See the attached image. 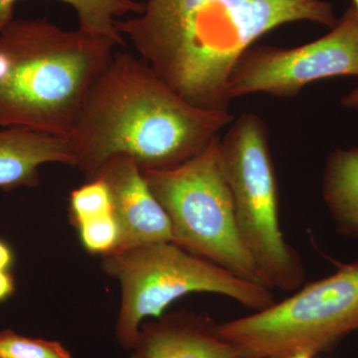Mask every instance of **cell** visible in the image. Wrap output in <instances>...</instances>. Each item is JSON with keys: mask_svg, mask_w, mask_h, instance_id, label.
Here are the masks:
<instances>
[{"mask_svg": "<svg viewBox=\"0 0 358 358\" xmlns=\"http://www.w3.org/2000/svg\"><path fill=\"white\" fill-rule=\"evenodd\" d=\"M338 21L327 0H145L117 29L185 102L229 110L231 73L257 40L291 23Z\"/></svg>", "mask_w": 358, "mask_h": 358, "instance_id": "1", "label": "cell"}, {"mask_svg": "<svg viewBox=\"0 0 358 358\" xmlns=\"http://www.w3.org/2000/svg\"><path fill=\"white\" fill-rule=\"evenodd\" d=\"M233 121L229 110L185 102L140 56L121 52L92 86L68 136L74 167L91 180L119 155L133 159L141 171L181 166L206 150Z\"/></svg>", "mask_w": 358, "mask_h": 358, "instance_id": "2", "label": "cell"}, {"mask_svg": "<svg viewBox=\"0 0 358 358\" xmlns=\"http://www.w3.org/2000/svg\"><path fill=\"white\" fill-rule=\"evenodd\" d=\"M117 46L46 20L9 21L0 29V129L69 136Z\"/></svg>", "mask_w": 358, "mask_h": 358, "instance_id": "3", "label": "cell"}, {"mask_svg": "<svg viewBox=\"0 0 358 358\" xmlns=\"http://www.w3.org/2000/svg\"><path fill=\"white\" fill-rule=\"evenodd\" d=\"M103 268L122 286L115 336L127 350L136 345L143 320L159 319L171 303L186 294H220L253 313L275 303L272 289L242 279L173 242L114 252L105 256Z\"/></svg>", "mask_w": 358, "mask_h": 358, "instance_id": "4", "label": "cell"}, {"mask_svg": "<svg viewBox=\"0 0 358 358\" xmlns=\"http://www.w3.org/2000/svg\"><path fill=\"white\" fill-rule=\"evenodd\" d=\"M267 124L253 113L234 120L221 140L224 173L238 229L267 288L292 294L306 280L300 254L287 241Z\"/></svg>", "mask_w": 358, "mask_h": 358, "instance_id": "5", "label": "cell"}, {"mask_svg": "<svg viewBox=\"0 0 358 358\" xmlns=\"http://www.w3.org/2000/svg\"><path fill=\"white\" fill-rule=\"evenodd\" d=\"M141 171L169 216L173 243L242 279L266 287L238 229L224 173L220 136L181 166Z\"/></svg>", "mask_w": 358, "mask_h": 358, "instance_id": "6", "label": "cell"}, {"mask_svg": "<svg viewBox=\"0 0 358 358\" xmlns=\"http://www.w3.org/2000/svg\"><path fill=\"white\" fill-rule=\"evenodd\" d=\"M303 285L265 310L220 322V333L245 358L331 352L358 331V261Z\"/></svg>", "mask_w": 358, "mask_h": 358, "instance_id": "7", "label": "cell"}, {"mask_svg": "<svg viewBox=\"0 0 358 358\" xmlns=\"http://www.w3.org/2000/svg\"><path fill=\"white\" fill-rule=\"evenodd\" d=\"M343 76L358 77V11L352 3L329 33L310 43L250 47L231 73L228 95L231 101L255 94L293 98L308 84Z\"/></svg>", "mask_w": 358, "mask_h": 358, "instance_id": "8", "label": "cell"}, {"mask_svg": "<svg viewBox=\"0 0 358 358\" xmlns=\"http://www.w3.org/2000/svg\"><path fill=\"white\" fill-rule=\"evenodd\" d=\"M96 178H103L109 186L113 210L121 229V239L115 252L173 241L169 216L133 159L122 155L112 157L101 167Z\"/></svg>", "mask_w": 358, "mask_h": 358, "instance_id": "9", "label": "cell"}, {"mask_svg": "<svg viewBox=\"0 0 358 358\" xmlns=\"http://www.w3.org/2000/svg\"><path fill=\"white\" fill-rule=\"evenodd\" d=\"M207 313L179 312L141 324L138 358H245Z\"/></svg>", "mask_w": 358, "mask_h": 358, "instance_id": "10", "label": "cell"}, {"mask_svg": "<svg viewBox=\"0 0 358 358\" xmlns=\"http://www.w3.org/2000/svg\"><path fill=\"white\" fill-rule=\"evenodd\" d=\"M46 164L74 166L69 136L23 128L0 129V188L33 187Z\"/></svg>", "mask_w": 358, "mask_h": 358, "instance_id": "11", "label": "cell"}, {"mask_svg": "<svg viewBox=\"0 0 358 358\" xmlns=\"http://www.w3.org/2000/svg\"><path fill=\"white\" fill-rule=\"evenodd\" d=\"M322 193L338 232L358 239V148H336L329 154Z\"/></svg>", "mask_w": 358, "mask_h": 358, "instance_id": "12", "label": "cell"}, {"mask_svg": "<svg viewBox=\"0 0 358 358\" xmlns=\"http://www.w3.org/2000/svg\"><path fill=\"white\" fill-rule=\"evenodd\" d=\"M20 0H0V29L13 20L14 7ZM74 9L78 28L96 36L124 44L117 23L127 15H138L143 9L140 0H59Z\"/></svg>", "mask_w": 358, "mask_h": 358, "instance_id": "13", "label": "cell"}, {"mask_svg": "<svg viewBox=\"0 0 358 358\" xmlns=\"http://www.w3.org/2000/svg\"><path fill=\"white\" fill-rule=\"evenodd\" d=\"M70 211L76 224L114 212L112 195L106 181L96 178L73 190L70 194Z\"/></svg>", "mask_w": 358, "mask_h": 358, "instance_id": "14", "label": "cell"}, {"mask_svg": "<svg viewBox=\"0 0 358 358\" xmlns=\"http://www.w3.org/2000/svg\"><path fill=\"white\" fill-rule=\"evenodd\" d=\"M0 358H72L59 341L27 338L6 329L0 331Z\"/></svg>", "mask_w": 358, "mask_h": 358, "instance_id": "15", "label": "cell"}, {"mask_svg": "<svg viewBox=\"0 0 358 358\" xmlns=\"http://www.w3.org/2000/svg\"><path fill=\"white\" fill-rule=\"evenodd\" d=\"M77 226L82 243L91 253L107 256L119 246L121 229L114 212L78 223Z\"/></svg>", "mask_w": 358, "mask_h": 358, "instance_id": "16", "label": "cell"}, {"mask_svg": "<svg viewBox=\"0 0 358 358\" xmlns=\"http://www.w3.org/2000/svg\"><path fill=\"white\" fill-rule=\"evenodd\" d=\"M15 292V282L10 271H0V303L10 298Z\"/></svg>", "mask_w": 358, "mask_h": 358, "instance_id": "17", "label": "cell"}, {"mask_svg": "<svg viewBox=\"0 0 358 358\" xmlns=\"http://www.w3.org/2000/svg\"><path fill=\"white\" fill-rule=\"evenodd\" d=\"M14 261L13 250L0 239V271H10Z\"/></svg>", "mask_w": 358, "mask_h": 358, "instance_id": "18", "label": "cell"}, {"mask_svg": "<svg viewBox=\"0 0 358 358\" xmlns=\"http://www.w3.org/2000/svg\"><path fill=\"white\" fill-rule=\"evenodd\" d=\"M352 3L358 11V0H352ZM341 106L346 109L358 110V86L352 90L350 93L343 96L341 101Z\"/></svg>", "mask_w": 358, "mask_h": 358, "instance_id": "19", "label": "cell"}, {"mask_svg": "<svg viewBox=\"0 0 358 358\" xmlns=\"http://www.w3.org/2000/svg\"><path fill=\"white\" fill-rule=\"evenodd\" d=\"M268 358H317V355H313V353L308 352H294Z\"/></svg>", "mask_w": 358, "mask_h": 358, "instance_id": "20", "label": "cell"}, {"mask_svg": "<svg viewBox=\"0 0 358 358\" xmlns=\"http://www.w3.org/2000/svg\"><path fill=\"white\" fill-rule=\"evenodd\" d=\"M129 358H138V357H136V355H134V353L133 352V353H131V357H129Z\"/></svg>", "mask_w": 358, "mask_h": 358, "instance_id": "21", "label": "cell"}]
</instances>
